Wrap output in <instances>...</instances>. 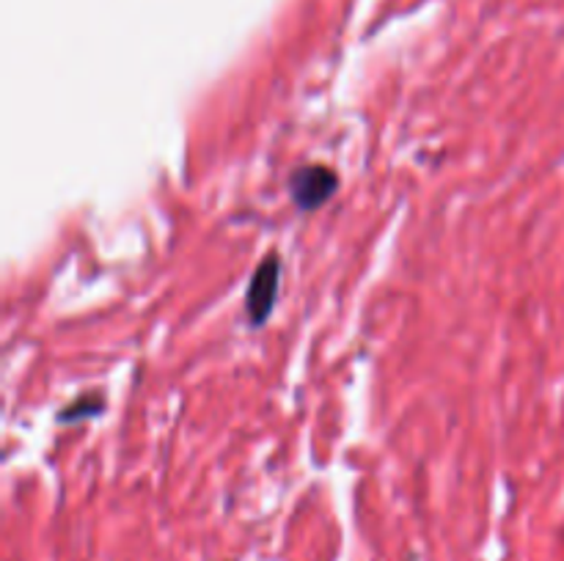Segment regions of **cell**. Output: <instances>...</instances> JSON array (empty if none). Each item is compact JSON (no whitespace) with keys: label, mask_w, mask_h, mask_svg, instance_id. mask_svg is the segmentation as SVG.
<instances>
[{"label":"cell","mask_w":564,"mask_h":561,"mask_svg":"<svg viewBox=\"0 0 564 561\" xmlns=\"http://www.w3.org/2000/svg\"><path fill=\"white\" fill-rule=\"evenodd\" d=\"M336 190H339V174L325 163L301 165L292 170L290 182H286V193H290L295 209L308 215L323 209L336 196Z\"/></svg>","instance_id":"obj_1"},{"label":"cell","mask_w":564,"mask_h":561,"mask_svg":"<svg viewBox=\"0 0 564 561\" xmlns=\"http://www.w3.org/2000/svg\"><path fill=\"white\" fill-rule=\"evenodd\" d=\"M105 410V399L102 396H80V399L75 402V405L64 407L61 410V421H80V418H88V416H99V413Z\"/></svg>","instance_id":"obj_3"},{"label":"cell","mask_w":564,"mask_h":561,"mask_svg":"<svg viewBox=\"0 0 564 561\" xmlns=\"http://www.w3.org/2000/svg\"><path fill=\"white\" fill-rule=\"evenodd\" d=\"M281 264L279 253H268L253 270L246 289V319L251 328H262L275 311V302L281 295Z\"/></svg>","instance_id":"obj_2"}]
</instances>
